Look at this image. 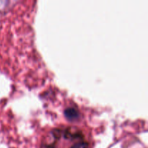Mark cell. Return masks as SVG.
I'll use <instances>...</instances> for the list:
<instances>
[{"label":"cell","mask_w":148,"mask_h":148,"mask_svg":"<svg viewBox=\"0 0 148 148\" xmlns=\"http://www.w3.org/2000/svg\"><path fill=\"white\" fill-rule=\"evenodd\" d=\"M65 116L69 120H75L79 117V113L77 110L73 108H69L66 109L64 112Z\"/></svg>","instance_id":"obj_1"},{"label":"cell","mask_w":148,"mask_h":148,"mask_svg":"<svg viewBox=\"0 0 148 148\" xmlns=\"http://www.w3.org/2000/svg\"><path fill=\"white\" fill-rule=\"evenodd\" d=\"M89 147V144L85 140V139L79 140L75 144L72 145L69 148H88Z\"/></svg>","instance_id":"obj_2"}]
</instances>
